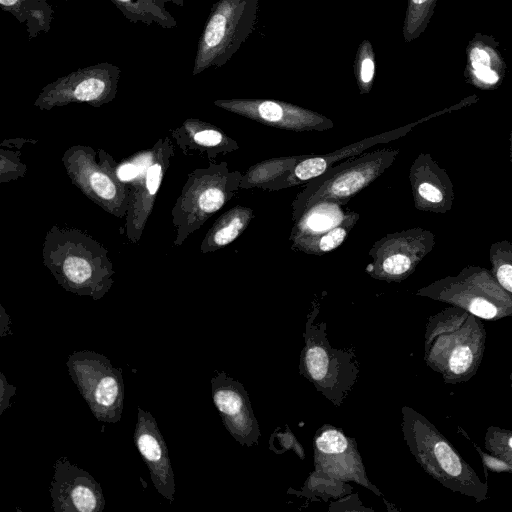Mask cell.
Here are the masks:
<instances>
[{"label":"cell","instance_id":"cell-35","mask_svg":"<svg viewBox=\"0 0 512 512\" xmlns=\"http://www.w3.org/2000/svg\"><path fill=\"white\" fill-rule=\"evenodd\" d=\"M1 324H0V335L4 337L6 334H10V319L9 316L5 313L3 307H1Z\"/></svg>","mask_w":512,"mask_h":512},{"label":"cell","instance_id":"cell-28","mask_svg":"<svg viewBox=\"0 0 512 512\" xmlns=\"http://www.w3.org/2000/svg\"><path fill=\"white\" fill-rule=\"evenodd\" d=\"M484 448L488 453L503 461L512 474V430L489 426L484 436Z\"/></svg>","mask_w":512,"mask_h":512},{"label":"cell","instance_id":"cell-3","mask_svg":"<svg viewBox=\"0 0 512 512\" xmlns=\"http://www.w3.org/2000/svg\"><path fill=\"white\" fill-rule=\"evenodd\" d=\"M319 311L316 297L305 323L299 372L327 400L340 407L356 384L360 369L353 350L336 349L329 343L326 322H316Z\"/></svg>","mask_w":512,"mask_h":512},{"label":"cell","instance_id":"cell-4","mask_svg":"<svg viewBox=\"0 0 512 512\" xmlns=\"http://www.w3.org/2000/svg\"><path fill=\"white\" fill-rule=\"evenodd\" d=\"M400 150L378 149L340 162L307 182L292 201L295 223L310 206L322 202L346 205L350 199L372 184L397 158Z\"/></svg>","mask_w":512,"mask_h":512},{"label":"cell","instance_id":"cell-20","mask_svg":"<svg viewBox=\"0 0 512 512\" xmlns=\"http://www.w3.org/2000/svg\"><path fill=\"white\" fill-rule=\"evenodd\" d=\"M254 210L236 205L224 213L211 228L203 242V250L210 252L235 241L254 219Z\"/></svg>","mask_w":512,"mask_h":512},{"label":"cell","instance_id":"cell-6","mask_svg":"<svg viewBox=\"0 0 512 512\" xmlns=\"http://www.w3.org/2000/svg\"><path fill=\"white\" fill-rule=\"evenodd\" d=\"M259 0H218L199 37L193 75L225 65L253 33Z\"/></svg>","mask_w":512,"mask_h":512},{"label":"cell","instance_id":"cell-2","mask_svg":"<svg viewBox=\"0 0 512 512\" xmlns=\"http://www.w3.org/2000/svg\"><path fill=\"white\" fill-rule=\"evenodd\" d=\"M402 432L406 445L421 468L445 488L471 497L476 503L488 499V484L458 450L424 415L403 406Z\"/></svg>","mask_w":512,"mask_h":512},{"label":"cell","instance_id":"cell-25","mask_svg":"<svg viewBox=\"0 0 512 512\" xmlns=\"http://www.w3.org/2000/svg\"><path fill=\"white\" fill-rule=\"evenodd\" d=\"M491 272L499 284L512 296V243L494 242L489 249Z\"/></svg>","mask_w":512,"mask_h":512},{"label":"cell","instance_id":"cell-32","mask_svg":"<svg viewBox=\"0 0 512 512\" xmlns=\"http://www.w3.org/2000/svg\"><path fill=\"white\" fill-rule=\"evenodd\" d=\"M162 169L159 164L151 165L146 173V189L149 195L153 196L157 192L161 181Z\"/></svg>","mask_w":512,"mask_h":512},{"label":"cell","instance_id":"cell-37","mask_svg":"<svg viewBox=\"0 0 512 512\" xmlns=\"http://www.w3.org/2000/svg\"><path fill=\"white\" fill-rule=\"evenodd\" d=\"M509 142H510V146H509V159H510V163L512 165V129H511V132H510Z\"/></svg>","mask_w":512,"mask_h":512},{"label":"cell","instance_id":"cell-19","mask_svg":"<svg viewBox=\"0 0 512 512\" xmlns=\"http://www.w3.org/2000/svg\"><path fill=\"white\" fill-rule=\"evenodd\" d=\"M341 206L336 202L322 201L307 208L294 223L289 241L319 235L339 225L350 212Z\"/></svg>","mask_w":512,"mask_h":512},{"label":"cell","instance_id":"cell-34","mask_svg":"<svg viewBox=\"0 0 512 512\" xmlns=\"http://www.w3.org/2000/svg\"><path fill=\"white\" fill-rule=\"evenodd\" d=\"M143 170L144 168L141 164L126 163L120 166L117 171V176L122 181H130L137 178L143 172Z\"/></svg>","mask_w":512,"mask_h":512},{"label":"cell","instance_id":"cell-23","mask_svg":"<svg viewBox=\"0 0 512 512\" xmlns=\"http://www.w3.org/2000/svg\"><path fill=\"white\" fill-rule=\"evenodd\" d=\"M133 23L156 24L163 28L177 25L175 18L160 0H110Z\"/></svg>","mask_w":512,"mask_h":512},{"label":"cell","instance_id":"cell-16","mask_svg":"<svg viewBox=\"0 0 512 512\" xmlns=\"http://www.w3.org/2000/svg\"><path fill=\"white\" fill-rule=\"evenodd\" d=\"M443 112L444 111L429 115L428 117L420 119L417 122L362 139L331 153L324 155L311 154L309 157L305 158L294 166L287 179L283 182L281 189L306 184L310 180L324 173L328 168L340 163L341 160L357 157L361 155L366 149L371 148L372 146L388 143L403 137L417 124L422 123L423 121H426L429 118Z\"/></svg>","mask_w":512,"mask_h":512},{"label":"cell","instance_id":"cell-29","mask_svg":"<svg viewBox=\"0 0 512 512\" xmlns=\"http://www.w3.org/2000/svg\"><path fill=\"white\" fill-rule=\"evenodd\" d=\"M269 448L278 454L295 449V453L302 459L304 458V451L301 444L288 427L286 432H280V428L274 431L270 438Z\"/></svg>","mask_w":512,"mask_h":512},{"label":"cell","instance_id":"cell-24","mask_svg":"<svg viewBox=\"0 0 512 512\" xmlns=\"http://www.w3.org/2000/svg\"><path fill=\"white\" fill-rule=\"evenodd\" d=\"M437 0H408L403 23V37L406 43L417 39L427 28Z\"/></svg>","mask_w":512,"mask_h":512},{"label":"cell","instance_id":"cell-30","mask_svg":"<svg viewBox=\"0 0 512 512\" xmlns=\"http://www.w3.org/2000/svg\"><path fill=\"white\" fill-rule=\"evenodd\" d=\"M89 186L95 194L104 200H111L116 196V186L104 173L94 171L89 175Z\"/></svg>","mask_w":512,"mask_h":512},{"label":"cell","instance_id":"cell-36","mask_svg":"<svg viewBox=\"0 0 512 512\" xmlns=\"http://www.w3.org/2000/svg\"><path fill=\"white\" fill-rule=\"evenodd\" d=\"M160 1H161V2H163L164 4H165L166 2H171V3H173V4L177 5V6L181 7V8H182V7L184 6V4H185V0H160Z\"/></svg>","mask_w":512,"mask_h":512},{"label":"cell","instance_id":"cell-22","mask_svg":"<svg viewBox=\"0 0 512 512\" xmlns=\"http://www.w3.org/2000/svg\"><path fill=\"white\" fill-rule=\"evenodd\" d=\"M359 218L360 214L358 212L350 210L344 221L336 227L319 235L292 240L290 241L291 248L294 251L310 255L322 256L327 254L344 243Z\"/></svg>","mask_w":512,"mask_h":512},{"label":"cell","instance_id":"cell-27","mask_svg":"<svg viewBox=\"0 0 512 512\" xmlns=\"http://www.w3.org/2000/svg\"><path fill=\"white\" fill-rule=\"evenodd\" d=\"M351 491L344 481L336 480L315 473L314 471L307 478L301 494L306 497L316 496L327 500L329 497H341Z\"/></svg>","mask_w":512,"mask_h":512},{"label":"cell","instance_id":"cell-15","mask_svg":"<svg viewBox=\"0 0 512 512\" xmlns=\"http://www.w3.org/2000/svg\"><path fill=\"white\" fill-rule=\"evenodd\" d=\"M408 177L417 210L440 214L451 210L455 198L453 183L429 153H420L415 158Z\"/></svg>","mask_w":512,"mask_h":512},{"label":"cell","instance_id":"cell-38","mask_svg":"<svg viewBox=\"0 0 512 512\" xmlns=\"http://www.w3.org/2000/svg\"><path fill=\"white\" fill-rule=\"evenodd\" d=\"M509 379H510V386H511V388H512V370H511V373H510V375H509Z\"/></svg>","mask_w":512,"mask_h":512},{"label":"cell","instance_id":"cell-7","mask_svg":"<svg viewBox=\"0 0 512 512\" xmlns=\"http://www.w3.org/2000/svg\"><path fill=\"white\" fill-rule=\"evenodd\" d=\"M66 366L93 416L100 422H118L124 402L121 369L114 368L104 355L89 350L73 352Z\"/></svg>","mask_w":512,"mask_h":512},{"label":"cell","instance_id":"cell-8","mask_svg":"<svg viewBox=\"0 0 512 512\" xmlns=\"http://www.w3.org/2000/svg\"><path fill=\"white\" fill-rule=\"evenodd\" d=\"M435 246L430 230L415 227L386 234L370 248L366 273L374 279L401 282L407 279Z\"/></svg>","mask_w":512,"mask_h":512},{"label":"cell","instance_id":"cell-26","mask_svg":"<svg viewBox=\"0 0 512 512\" xmlns=\"http://www.w3.org/2000/svg\"><path fill=\"white\" fill-rule=\"evenodd\" d=\"M375 53L369 40H363L357 49L353 62L354 76L360 94L371 91L375 77Z\"/></svg>","mask_w":512,"mask_h":512},{"label":"cell","instance_id":"cell-12","mask_svg":"<svg viewBox=\"0 0 512 512\" xmlns=\"http://www.w3.org/2000/svg\"><path fill=\"white\" fill-rule=\"evenodd\" d=\"M211 391L214 405L230 435L243 446L257 445L260 426L243 384L224 371H216L211 379Z\"/></svg>","mask_w":512,"mask_h":512},{"label":"cell","instance_id":"cell-33","mask_svg":"<svg viewBox=\"0 0 512 512\" xmlns=\"http://www.w3.org/2000/svg\"><path fill=\"white\" fill-rule=\"evenodd\" d=\"M16 394V387L9 384L4 374L0 373V414L10 407V398Z\"/></svg>","mask_w":512,"mask_h":512},{"label":"cell","instance_id":"cell-1","mask_svg":"<svg viewBox=\"0 0 512 512\" xmlns=\"http://www.w3.org/2000/svg\"><path fill=\"white\" fill-rule=\"evenodd\" d=\"M486 336L480 318L450 305L426 321L424 361L446 384L467 382L480 368Z\"/></svg>","mask_w":512,"mask_h":512},{"label":"cell","instance_id":"cell-18","mask_svg":"<svg viewBox=\"0 0 512 512\" xmlns=\"http://www.w3.org/2000/svg\"><path fill=\"white\" fill-rule=\"evenodd\" d=\"M311 154L273 157L258 162L242 175L240 189L258 188L268 191L281 190L283 182L294 166Z\"/></svg>","mask_w":512,"mask_h":512},{"label":"cell","instance_id":"cell-10","mask_svg":"<svg viewBox=\"0 0 512 512\" xmlns=\"http://www.w3.org/2000/svg\"><path fill=\"white\" fill-rule=\"evenodd\" d=\"M214 104L260 124L292 132H323L334 126L331 119L318 112L280 100L244 98L217 100Z\"/></svg>","mask_w":512,"mask_h":512},{"label":"cell","instance_id":"cell-5","mask_svg":"<svg viewBox=\"0 0 512 512\" xmlns=\"http://www.w3.org/2000/svg\"><path fill=\"white\" fill-rule=\"evenodd\" d=\"M415 294L462 308L483 320L512 318V296L491 270L480 266H466L457 275L438 279Z\"/></svg>","mask_w":512,"mask_h":512},{"label":"cell","instance_id":"cell-21","mask_svg":"<svg viewBox=\"0 0 512 512\" xmlns=\"http://www.w3.org/2000/svg\"><path fill=\"white\" fill-rule=\"evenodd\" d=\"M0 5L26 26L29 39L50 30L53 9L47 0H0Z\"/></svg>","mask_w":512,"mask_h":512},{"label":"cell","instance_id":"cell-17","mask_svg":"<svg viewBox=\"0 0 512 512\" xmlns=\"http://www.w3.org/2000/svg\"><path fill=\"white\" fill-rule=\"evenodd\" d=\"M499 42L491 35L475 33L466 47L465 81L481 90L497 89L506 74Z\"/></svg>","mask_w":512,"mask_h":512},{"label":"cell","instance_id":"cell-9","mask_svg":"<svg viewBox=\"0 0 512 512\" xmlns=\"http://www.w3.org/2000/svg\"><path fill=\"white\" fill-rule=\"evenodd\" d=\"M313 449L315 473L356 482L382 496L366 475L356 440L346 436L341 429L328 424L320 427L313 438Z\"/></svg>","mask_w":512,"mask_h":512},{"label":"cell","instance_id":"cell-13","mask_svg":"<svg viewBox=\"0 0 512 512\" xmlns=\"http://www.w3.org/2000/svg\"><path fill=\"white\" fill-rule=\"evenodd\" d=\"M49 493L55 512H102L105 507L100 484L65 456L54 464Z\"/></svg>","mask_w":512,"mask_h":512},{"label":"cell","instance_id":"cell-31","mask_svg":"<svg viewBox=\"0 0 512 512\" xmlns=\"http://www.w3.org/2000/svg\"><path fill=\"white\" fill-rule=\"evenodd\" d=\"M473 445L475 446L476 451L481 456V460H482L483 467H484V470H485L484 474H485V479L486 480H487V469L491 470V471H494V472H497V473H501V472L510 473L509 467L503 461H501L500 459L494 457L493 455H491L487 451L484 452L475 443H473Z\"/></svg>","mask_w":512,"mask_h":512},{"label":"cell","instance_id":"cell-11","mask_svg":"<svg viewBox=\"0 0 512 512\" xmlns=\"http://www.w3.org/2000/svg\"><path fill=\"white\" fill-rule=\"evenodd\" d=\"M120 74V68L111 63H98L78 69L48 84L37 104L51 106L71 101H107L116 92Z\"/></svg>","mask_w":512,"mask_h":512},{"label":"cell","instance_id":"cell-14","mask_svg":"<svg viewBox=\"0 0 512 512\" xmlns=\"http://www.w3.org/2000/svg\"><path fill=\"white\" fill-rule=\"evenodd\" d=\"M134 443L159 494L174 501L176 486L168 447L153 415L138 407Z\"/></svg>","mask_w":512,"mask_h":512}]
</instances>
